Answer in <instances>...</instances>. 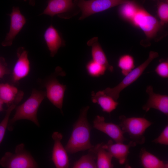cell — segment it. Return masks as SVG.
<instances>
[{"mask_svg": "<svg viewBox=\"0 0 168 168\" xmlns=\"http://www.w3.org/2000/svg\"><path fill=\"white\" fill-rule=\"evenodd\" d=\"M88 153L83 155L73 164V168H96V156L93 147Z\"/></svg>", "mask_w": 168, "mask_h": 168, "instance_id": "22", "label": "cell"}, {"mask_svg": "<svg viewBox=\"0 0 168 168\" xmlns=\"http://www.w3.org/2000/svg\"><path fill=\"white\" fill-rule=\"evenodd\" d=\"M120 5L121 14L124 19L130 21L139 7L134 1L130 0Z\"/></svg>", "mask_w": 168, "mask_h": 168, "instance_id": "24", "label": "cell"}, {"mask_svg": "<svg viewBox=\"0 0 168 168\" xmlns=\"http://www.w3.org/2000/svg\"><path fill=\"white\" fill-rule=\"evenodd\" d=\"M157 13L161 26L168 22V0H163L159 2L157 6Z\"/></svg>", "mask_w": 168, "mask_h": 168, "instance_id": "26", "label": "cell"}, {"mask_svg": "<svg viewBox=\"0 0 168 168\" xmlns=\"http://www.w3.org/2000/svg\"><path fill=\"white\" fill-rule=\"evenodd\" d=\"M158 56V54L157 52L150 51L147 60L125 75L122 81L116 86L112 88L107 87L102 91L117 101L121 92L137 80L151 62Z\"/></svg>", "mask_w": 168, "mask_h": 168, "instance_id": "6", "label": "cell"}, {"mask_svg": "<svg viewBox=\"0 0 168 168\" xmlns=\"http://www.w3.org/2000/svg\"><path fill=\"white\" fill-rule=\"evenodd\" d=\"M91 96L92 102L98 104L103 111L108 113L114 110L119 104L117 101L105 93L103 91H99L96 93L92 91Z\"/></svg>", "mask_w": 168, "mask_h": 168, "instance_id": "19", "label": "cell"}, {"mask_svg": "<svg viewBox=\"0 0 168 168\" xmlns=\"http://www.w3.org/2000/svg\"><path fill=\"white\" fill-rule=\"evenodd\" d=\"M24 96V92L14 85L7 83L0 84V99L7 107L13 105H17Z\"/></svg>", "mask_w": 168, "mask_h": 168, "instance_id": "15", "label": "cell"}, {"mask_svg": "<svg viewBox=\"0 0 168 168\" xmlns=\"http://www.w3.org/2000/svg\"><path fill=\"white\" fill-rule=\"evenodd\" d=\"M118 66L120 69L122 74L125 76L135 68L134 59L130 55H123L118 60Z\"/></svg>", "mask_w": 168, "mask_h": 168, "instance_id": "23", "label": "cell"}, {"mask_svg": "<svg viewBox=\"0 0 168 168\" xmlns=\"http://www.w3.org/2000/svg\"><path fill=\"white\" fill-rule=\"evenodd\" d=\"M17 106L13 105L7 107L5 116L0 123V145L4 138L11 114Z\"/></svg>", "mask_w": 168, "mask_h": 168, "instance_id": "27", "label": "cell"}, {"mask_svg": "<svg viewBox=\"0 0 168 168\" xmlns=\"http://www.w3.org/2000/svg\"><path fill=\"white\" fill-rule=\"evenodd\" d=\"M130 22L141 29L149 39L156 35L162 26L156 17L140 6Z\"/></svg>", "mask_w": 168, "mask_h": 168, "instance_id": "7", "label": "cell"}, {"mask_svg": "<svg viewBox=\"0 0 168 168\" xmlns=\"http://www.w3.org/2000/svg\"><path fill=\"white\" fill-rule=\"evenodd\" d=\"M156 74L163 78L168 77V61L162 60L158 64L155 69Z\"/></svg>", "mask_w": 168, "mask_h": 168, "instance_id": "28", "label": "cell"}, {"mask_svg": "<svg viewBox=\"0 0 168 168\" xmlns=\"http://www.w3.org/2000/svg\"><path fill=\"white\" fill-rule=\"evenodd\" d=\"M119 125L124 133H128L132 141L137 144L142 145L145 141L144 133L152 123L145 118L140 117L119 116Z\"/></svg>", "mask_w": 168, "mask_h": 168, "instance_id": "5", "label": "cell"}, {"mask_svg": "<svg viewBox=\"0 0 168 168\" xmlns=\"http://www.w3.org/2000/svg\"><path fill=\"white\" fill-rule=\"evenodd\" d=\"M89 106L81 110L79 116L74 124L71 136L65 148L67 153L73 154L89 150L94 147L90 141L91 128L87 118Z\"/></svg>", "mask_w": 168, "mask_h": 168, "instance_id": "1", "label": "cell"}, {"mask_svg": "<svg viewBox=\"0 0 168 168\" xmlns=\"http://www.w3.org/2000/svg\"><path fill=\"white\" fill-rule=\"evenodd\" d=\"M46 97L45 91L33 89L30 96L26 100L15 108L14 115L9 119L7 129L10 131H12L15 123L23 119L30 120L39 127L37 112L40 104Z\"/></svg>", "mask_w": 168, "mask_h": 168, "instance_id": "2", "label": "cell"}, {"mask_svg": "<svg viewBox=\"0 0 168 168\" xmlns=\"http://www.w3.org/2000/svg\"><path fill=\"white\" fill-rule=\"evenodd\" d=\"M129 0H76L77 6L82 12L79 20L120 5Z\"/></svg>", "mask_w": 168, "mask_h": 168, "instance_id": "8", "label": "cell"}, {"mask_svg": "<svg viewBox=\"0 0 168 168\" xmlns=\"http://www.w3.org/2000/svg\"><path fill=\"white\" fill-rule=\"evenodd\" d=\"M86 67L88 74L93 77H99L102 75L106 70L105 67L92 60L88 63Z\"/></svg>", "mask_w": 168, "mask_h": 168, "instance_id": "25", "label": "cell"}, {"mask_svg": "<svg viewBox=\"0 0 168 168\" xmlns=\"http://www.w3.org/2000/svg\"><path fill=\"white\" fill-rule=\"evenodd\" d=\"M103 143H99L93 147L96 156L97 167L98 168H113L112 163L113 157L111 154L102 147Z\"/></svg>", "mask_w": 168, "mask_h": 168, "instance_id": "21", "label": "cell"}, {"mask_svg": "<svg viewBox=\"0 0 168 168\" xmlns=\"http://www.w3.org/2000/svg\"><path fill=\"white\" fill-rule=\"evenodd\" d=\"M0 165L5 168H36L38 166L31 154L21 143L16 147L14 153L7 152L0 160Z\"/></svg>", "mask_w": 168, "mask_h": 168, "instance_id": "4", "label": "cell"}, {"mask_svg": "<svg viewBox=\"0 0 168 168\" xmlns=\"http://www.w3.org/2000/svg\"><path fill=\"white\" fill-rule=\"evenodd\" d=\"M44 37L52 57L55 56L60 47L65 45V42L58 31L52 25L45 30Z\"/></svg>", "mask_w": 168, "mask_h": 168, "instance_id": "16", "label": "cell"}, {"mask_svg": "<svg viewBox=\"0 0 168 168\" xmlns=\"http://www.w3.org/2000/svg\"><path fill=\"white\" fill-rule=\"evenodd\" d=\"M3 102L0 99V112L3 111L4 110L3 108Z\"/></svg>", "mask_w": 168, "mask_h": 168, "instance_id": "33", "label": "cell"}, {"mask_svg": "<svg viewBox=\"0 0 168 168\" xmlns=\"http://www.w3.org/2000/svg\"><path fill=\"white\" fill-rule=\"evenodd\" d=\"M10 73V70L7 68V66L0 67V78L5 75L9 74Z\"/></svg>", "mask_w": 168, "mask_h": 168, "instance_id": "30", "label": "cell"}, {"mask_svg": "<svg viewBox=\"0 0 168 168\" xmlns=\"http://www.w3.org/2000/svg\"><path fill=\"white\" fill-rule=\"evenodd\" d=\"M136 145L135 142L132 141L128 144H125L121 142L114 143L111 140H110L106 144L103 143L102 147L117 159L120 164L123 165L127 160L130 148L135 147Z\"/></svg>", "mask_w": 168, "mask_h": 168, "instance_id": "14", "label": "cell"}, {"mask_svg": "<svg viewBox=\"0 0 168 168\" xmlns=\"http://www.w3.org/2000/svg\"><path fill=\"white\" fill-rule=\"evenodd\" d=\"M146 91L149 98L147 103L142 106V109L147 112L151 108L154 109L168 116V96L155 93L152 86H148Z\"/></svg>", "mask_w": 168, "mask_h": 168, "instance_id": "13", "label": "cell"}, {"mask_svg": "<svg viewBox=\"0 0 168 168\" xmlns=\"http://www.w3.org/2000/svg\"><path fill=\"white\" fill-rule=\"evenodd\" d=\"M93 127L108 135L115 142L123 143L127 140L124 136V133L119 125L106 122L103 116L97 115L95 117L93 121Z\"/></svg>", "mask_w": 168, "mask_h": 168, "instance_id": "10", "label": "cell"}, {"mask_svg": "<svg viewBox=\"0 0 168 168\" xmlns=\"http://www.w3.org/2000/svg\"><path fill=\"white\" fill-rule=\"evenodd\" d=\"M24 1H26L27 0H28L29 2V4L32 6H34L35 5V2L34 0H23Z\"/></svg>", "mask_w": 168, "mask_h": 168, "instance_id": "32", "label": "cell"}, {"mask_svg": "<svg viewBox=\"0 0 168 168\" xmlns=\"http://www.w3.org/2000/svg\"><path fill=\"white\" fill-rule=\"evenodd\" d=\"M152 142L165 145H168V125L167 124L159 136L152 141Z\"/></svg>", "mask_w": 168, "mask_h": 168, "instance_id": "29", "label": "cell"}, {"mask_svg": "<svg viewBox=\"0 0 168 168\" xmlns=\"http://www.w3.org/2000/svg\"><path fill=\"white\" fill-rule=\"evenodd\" d=\"M74 7L72 0H48L47 7L40 15H49L52 17L60 15L71 10Z\"/></svg>", "mask_w": 168, "mask_h": 168, "instance_id": "17", "label": "cell"}, {"mask_svg": "<svg viewBox=\"0 0 168 168\" xmlns=\"http://www.w3.org/2000/svg\"><path fill=\"white\" fill-rule=\"evenodd\" d=\"M9 15L10 18L9 30L2 43L4 47L10 46L12 44L15 37L21 30L26 21V18L21 13L18 7H13L12 12Z\"/></svg>", "mask_w": 168, "mask_h": 168, "instance_id": "9", "label": "cell"}, {"mask_svg": "<svg viewBox=\"0 0 168 168\" xmlns=\"http://www.w3.org/2000/svg\"><path fill=\"white\" fill-rule=\"evenodd\" d=\"M52 138L54 141L52 157L55 166L57 168H68L69 163L67 152L61 143L63 135L58 132H54Z\"/></svg>", "mask_w": 168, "mask_h": 168, "instance_id": "12", "label": "cell"}, {"mask_svg": "<svg viewBox=\"0 0 168 168\" xmlns=\"http://www.w3.org/2000/svg\"><path fill=\"white\" fill-rule=\"evenodd\" d=\"M66 74L61 67H57L53 73L41 82L42 86L46 88V97L52 104L61 111L66 86L61 84L57 77L58 76H64Z\"/></svg>", "mask_w": 168, "mask_h": 168, "instance_id": "3", "label": "cell"}, {"mask_svg": "<svg viewBox=\"0 0 168 168\" xmlns=\"http://www.w3.org/2000/svg\"><path fill=\"white\" fill-rule=\"evenodd\" d=\"M17 60L13 67L12 81L13 83H17L26 77L30 70V62L28 58V52L23 47H20L16 51Z\"/></svg>", "mask_w": 168, "mask_h": 168, "instance_id": "11", "label": "cell"}, {"mask_svg": "<svg viewBox=\"0 0 168 168\" xmlns=\"http://www.w3.org/2000/svg\"><path fill=\"white\" fill-rule=\"evenodd\" d=\"M141 164L145 168H168V162L161 160L157 156L148 152L144 148L140 152Z\"/></svg>", "mask_w": 168, "mask_h": 168, "instance_id": "20", "label": "cell"}, {"mask_svg": "<svg viewBox=\"0 0 168 168\" xmlns=\"http://www.w3.org/2000/svg\"><path fill=\"white\" fill-rule=\"evenodd\" d=\"M6 66L7 64L4 59L2 58H0V67Z\"/></svg>", "mask_w": 168, "mask_h": 168, "instance_id": "31", "label": "cell"}, {"mask_svg": "<svg viewBox=\"0 0 168 168\" xmlns=\"http://www.w3.org/2000/svg\"><path fill=\"white\" fill-rule=\"evenodd\" d=\"M88 46L91 47L92 60L105 67L106 70L112 72L113 67L110 65L101 46L98 42V38L94 37L87 42Z\"/></svg>", "mask_w": 168, "mask_h": 168, "instance_id": "18", "label": "cell"}]
</instances>
